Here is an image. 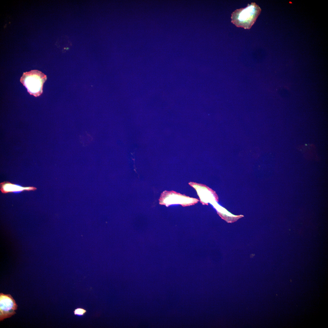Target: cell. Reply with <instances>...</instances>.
I'll use <instances>...</instances> for the list:
<instances>
[{"label":"cell","instance_id":"6da1fadb","mask_svg":"<svg viewBox=\"0 0 328 328\" xmlns=\"http://www.w3.org/2000/svg\"><path fill=\"white\" fill-rule=\"evenodd\" d=\"M261 9L255 3L248 4L244 8L237 9L231 15V22L236 26L249 29L260 14Z\"/></svg>","mask_w":328,"mask_h":328},{"label":"cell","instance_id":"7a4b0ae2","mask_svg":"<svg viewBox=\"0 0 328 328\" xmlns=\"http://www.w3.org/2000/svg\"><path fill=\"white\" fill-rule=\"evenodd\" d=\"M46 79V75L41 72L33 70L24 73L20 81L30 94L37 97L42 94L43 85Z\"/></svg>","mask_w":328,"mask_h":328},{"label":"cell","instance_id":"3957f363","mask_svg":"<svg viewBox=\"0 0 328 328\" xmlns=\"http://www.w3.org/2000/svg\"><path fill=\"white\" fill-rule=\"evenodd\" d=\"M160 204L166 206L174 204H180L183 206L192 205L199 201L198 199L190 197L173 191H165L159 199Z\"/></svg>","mask_w":328,"mask_h":328},{"label":"cell","instance_id":"277c9868","mask_svg":"<svg viewBox=\"0 0 328 328\" xmlns=\"http://www.w3.org/2000/svg\"><path fill=\"white\" fill-rule=\"evenodd\" d=\"M17 305L10 294L0 293V321L11 317L16 313Z\"/></svg>","mask_w":328,"mask_h":328},{"label":"cell","instance_id":"5b68a950","mask_svg":"<svg viewBox=\"0 0 328 328\" xmlns=\"http://www.w3.org/2000/svg\"><path fill=\"white\" fill-rule=\"evenodd\" d=\"M189 184L196 190L200 198V201L203 205L208 203L218 201V197L213 190L205 185L190 182Z\"/></svg>","mask_w":328,"mask_h":328},{"label":"cell","instance_id":"8992f818","mask_svg":"<svg viewBox=\"0 0 328 328\" xmlns=\"http://www.w3.org/2000/svg\"><path fill=\"white\" fill-rule=\"evenodd\" d=\"M0 190L3 193H19L26 190L34 191L37 188L33 186L23 187L17 184H14L8 181L0 183Z\"/></svg>","mask_w":328,"mask_h":328},{"label":"cell","instance_id":"52a82bcc","mask_svg":"<svg viewBox=\"0 0 328 328\" xmlns=\"http://www.w3.org/2000/svg\"><path fill=\"white\" fill-rule=\"evenodd\" d=\"M86 312V310L83 308H77L74 310L73 313L75 315L81 316L84 315Z\"/></svg>","mask_w":328,"mask_h":328}]
</instances>
